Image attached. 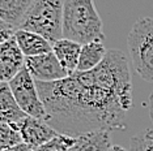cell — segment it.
Segmentation results:
<instances>
[{
    "label": "cell",
    "instance_id": "6da1fadb",
    "mask_svg": "<svg viewBox=\"0 0 153 151\" xmlns=\"http://www.w3.org/2000/svg\"><path fill=\"white\" fill-rule=\"evenodd\" d=\"M46 121L60 134L124 130L132 107V82L126 55L109 50L96 69L75 72L55 82L36 81Z\"/></svg>",
    "mask_w": 153,
    "mask_h": 151
},
{
    "label": "cell",
    "instance_id": "7a4b0ae2",
    "mask_svg": "<svg viewBox=\"0 0 153 151\" xmlns=\"http://www.w3.org/2000/svg\"><path fill=\"white\" fill-rule=\"evenodd\" d=\"M63 38L80 44L105 40L103 23L94 0H64Z\"/></svg>",
    "mask_w": 153,
    "mask_h": 151
},
{
    "label": "cell",
    "instance_id": "3957f363",
    "mask_svg": "<svg viewBox=\"0 0 153 151\" xmlns=\"http://www.w3.org/2000/svg\"><path fill=\"white\" fill-rule=\"evenodd\" d=\"M64 0H34L20 29L37 33L51 44L63 38Z\"/></svg>",
    "mask_w": 153,
    "mask_h": 151
},
{
    "label": "cell",
    "instance_id": "277c9868",
    "mask_svg": "<svg viewBox=\"0 0 153 151\" xmlns=\"http://www.w3.org/2000/svg\"><path fill=\"white\" fill-rule=\"evenodd\" d=\"M134 69L144 81L153 82V18L141 17L127 35Z\"/></svg>",
    "mask_w": 153,
    "mask_h": 151
},
{
    "label": "cell",
    "instance_id": "5b68a950",
    "mask_svg": "<svg viewBox=\"0 0 153 151\" xmlns=\"http://www.w3.org/2000/svg\"><path fill=\"white\" fill-rule=\"evenodd\" d=\"M8 85L17 104L27 116L46 120V109L38 92L36 80L26 67L22 68L21 72L8 82Z\"/></svg>",
    "mask_w": 153,
    "mask_h": 151
},
{
    "label": "cell",
    "instance_id": "8992f818",
    "mask_svg": "<svg viewBox=\"0 0 153 151\" xmlns=\"http://www.w3.org/2000/svg\"><path fill=\"white\" fill-rule=\"evenodd\" d=\"M25 67L34 80L39 82H55L69 77L68 72L62 67L53 51L38 56L25 57Z\"/></svg>",
    "mask_w": 153,
    "mask_h": 151
},
{
    "label": "cell",
    "instance_id": "52a82bcc",
    "mask_svg": "<svg viewBox=\"0 0 153 151\" xmlns=\"http://www.w3.org/2000/svg\"><path fill=\"white\" fill-rule=\"evenodd\" d=\"M22 68H25V55L13 37L0 44V80L1 82H9Z\"/></svg>",
    "mask_w": 153,
    "mask_h": 151
},
{
    "label": "cell",
    "instance_id": "ba28073f",
    "mask_svg": "<svg viewBox=\"0 0 153 151\" xmlns=\"http://www.w3.org/2000/svg\"><path fill=\"white\" fill-rule=\"evenodd\" d=\"M20 132H21L24 142L33 149L45 145L48 141L53 139L54 137L60 134L46 120L32 117V116H27L25 119V121L20 126Z\"/></svg>",
    "mask_w": 153,
    "mask_h": 151
},
{
    "label": "cell",
    "instance_id": "9c48e42d",
    "mask_svg": "<svg viewBox=\"0 0 153 151\" xmlns=\"http://www.w3.org/2000/svg\"><path fill=\"white\" fill-rule=\"evenodd\" d=\"M27 115L20 108L15 97H13L8 82L0 84V122L9 124L19 129L25 121Z\"/></svg>",
    "mask_w": 153,
    "mask_h": 151
},
{
    "label": "cell",
    "instance_id": "30bf717a",
    "mask_svg": "<svg viewBox=\"0 0 153 151\" xmlns=\"http://www.w3.org/2000/svg\"><path fill=\"white\" fill-rule=\"evenodd\" d=\"M81 47L82 44L75 42V40L65 39V38H62L60 40L53 44V52L69 76L77 72Z\"/></svg>",
    "mask_w": 153,
    "mask_h": 151
},
{
    "label": "cell",
    "instance_id": "8fae6325",
    "mask_svg": "<svg viewBox=\"0 0 153 151\" xmlns=\"http://www.w3.org/2000/svg\"><path fill=\"white\" fill-rule=\"evenodd\" d=\"M15 38L25 57L38 56V55H43L53 51V44L37 33L19 29L16 32Z\"/></svg>",
    "mask_w": 153,
    "mask_h": 151
},
{
    "label": "cell",
    "instance_id": "7c38bea8",
    "mask_svg": "<svg viewBox=\"0 0 153 151\" xmlns=\"http://www.w3.org/2000/svg\"><path fill=\"white\" fill-rule=\"evenodd\" d=\"M34 0H0V18L17 30Z\"/></svg>",
    "mask_w": 153,
    "mask_h": 151
},
{
    "label": "cell",
    "instance_id": "4fadbf2b",
    "mask_svg": "<svg viewBox=\"0 0 153 151\" xmlns=\"http://www.w3.org/2000/svg\"><path fill=\"white\" fill-rule=\"evenodd\" d=\"M111 146L110 132L96 130L77 137L69 151H109Z\"/></svg>",
    "mask_w": 153,
    "mask_h": 151
},
{
    "label": "cell",
    "instance_id": "5bb4252c",
    "mask_svg": "<svg viewBox=\"0 0 153 151\" xmlns=\"http://www.w3.org/2000/svg\"><path fill=\"white\" fill-rule=\"evenodd\" d=\"M106 54L107 50L105 48L102 42H90L82 44L77 72H89L96 69L103 61Z\"/></svg>",
    "mask_w": 153,
    "mask_h": 151
},
{
    "label": "cell",
    "instance_id": "9a60e30c",
    "mask_svg": "<svg viewBox=\"0 0 153 151\" xmlns=\"http://www.w3.org/2000/svg\"><path fill=\"white\" fill-rule=\"evenodd\" d=\"M22 136L19 129L13 128L9 124L0 122V149L4 150L8 147L22 143Z\"/></svg>",
    "mask_w": 153,
    "mask_h": 151
},
{
    "label": "cell",
    "instance_id": "2e32d148",
    "mask_svg": "<svg viewBox=\"0 0 153 151\" xmlns=\"http://www.w3.org/2000/svg\"><path fill=\"white\" fill-rule=\"evenodd\" d=\"M76 138L67 134H58L47 143L34 149V151H69L75 145Z\"/></svg>",
    "mask_w": 153,
    "mask_h": 151
},
{
    "label": "cell",
    "instance_id": "e0dca14e",
    "mask_svg": "<svg viewBox=\"0 0 153 151\" xmlns=\"http://www.w3.org/2000/svg\"><path fill=\"white\" fill-rule=\"evenodd\" d=\"M130 151H153V129H144L132 136Z\"/></svg>",
    "mask_w": 153,
    "mask_h": 151
},
{
    "label": "cell",
    "instance_id": "ac0fdd59",
    "mask_svg": "<svg viewBox=\"0 0 153 151\" xmlns=\"http://www.w3.org/2000/svg\"><path fill=\"white\" fill-rule=\"evenodd\" d=\"M16 32H17L16 27L0 21V43H4L7 40L12 39V38L16 35Z\"/></svg>",
    "mask_w": 153,
    "mask_h": 151
},
{
    "label": "cell",
    "instance_id": "d6986e66",
    "mask_svg": "<svg viewBox=\"0 0 153 151\" xmlns=\"http://www.w3.org/2000/svg\"><path fill=\"white\" fill-rule=\"evenodd\" d=\"M1 151H34V149L33 147H30L29 145H26L25 142H22V143H20V145L8 147V149H4Z\"/></svg>",
    "mask_w": 153,
    "mask_h": 151
},
{
    "label": "cell",
    "instance_id": "ffe728a7",
    "mask_svg": "<svg viewBox=\"0 0 153 151\" xmlns=\"http://www.w3.org/2000/svg\"><path fill=\"white\" fill-rule=\"evenodd\" d=\"M148 112H149V117H151V121L153 124V91L151 92L148 98Z\"/></svg>",
    "mask_w": 153,
    "mask_h": 151
},
{
    "label": "cell",
    "instance_id": "44dd1931",
    "mask_svg": "<svg viewBox=\"0 0 153 151\" xmlns=\"http://www.w3.org/2000/svg\"><path fill=\"white\" fill-rule=\"evenodd\" d=\"M109 151H127L124 147H122L120 145H113L110 147V150Z\"/></svg>",
    "mask_w": 153,
    "mask_h": 151
}]
</instances>
